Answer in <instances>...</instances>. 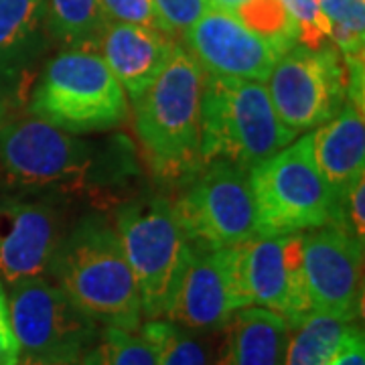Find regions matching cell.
<instances>
[{
	"label": "cell",
	"mask_w": 365,
	"mask_h": 365,
	"mask_svg": "<svg viewBox=\"0 0 365 365\" xmlns=\"http://www.w3.org/2000/svg\"><path fill=\"white\" fill-rule=\"evenodd\" d=\"M19 365H81V364H45V361H33V359H19Z\"/></svg>",
	"instance_id": "1f68e13d"
},
{
	"label": "cell",
	"mask_w": 365,
	"mask_h": 365,
	"mask_svg": "<svg viewBox=\"0 0 365 365\" xmlns=\"http://www.w3.org/2000/svg\"><path fill=\"white\" fill-rule=\"evenodd\" d=\"M175 203L197 248H234L258 234L248 169L225 160L201 165Z\"/></svg>",
	"instance_id": "9c48e42d"
},
{
	"label": "cell",
	"mask_w": 365,
	"mask_h": 365,
	"mask_svg": "<svg viewBox=\"0 0 365 365\" xmlns=\"http://www.w3.org/2000/svg\"><path fill=\"white\" fill-rule=\"evenodd\" d=\"M217 333L222 341L211 365H284L290 327L280 314L244 307Z\"/></svg>",
	"instance_id": "ac0fdd59"
},
{
	"label": "cell",
	"mask_w": 365,
	"mask_h": 365,
	"mask_svg": "<svg viewBox=\"0 0 365 365\" xmlns=\"http://www.w3.org/2000/svg\"><path fill=\"white\" fill-rule=\"evenodd\" d=\"M240 309L244 300L235 276L234 248L193 246L167 321L189 331L217 333Z\"/></svg>",
	"instance_id": "4fadbf2b"
},
{
	"label": "cell",
	"mask_w": 365,
	"mask_h": 365,
	"mask_svg": "<svg viewBox=\"0 0 365 365\" xmlns=\"http://www.w3.org/2000/svg\"><path fill=\"white\" fill-rule=\"evenodd\" d=\"M47 25L67 47L98 49L106 26L102 0H47Z\"/></svg>",
	"instance_id": "44dd1931"
},
{
	"label": "cell",
	"mask_w": 365,
	"mask_h": 365,
	"mask_svg": "<svg viewBox=\"0 0 365 365\" xmlns=\"http://www.w3.org/2000/svg\"><path fill=\"white\" fill-rule=\"evenodd\" d=\"M116 148L78 138L39 118L0 128V179L21 191H81L120 179L126 167Z\"/></svg>",
	"instance_id": "7a4b0ae2"
},
{
	"label": "cell",
	"mask_w": 365,
	"mask_h": 365,
	"mask_svg": "<svg viewBox=\"0 0 365 365\" xmlns=\"http://www.w3.org/2000/svg\"><path fill=\"white\" fill-rule=\"evenodd\" d=\"M331 23V39L343 57L364 55L365 0H319Z\"/></svg>",
	"instance_id": "cb8c5ba5"
},
{
	"label": "cell",
	"mask_w": 365,
	"mask_h": 365,
	"mask_svg": "<svg viewBox=\"0 0 365 365\" xmlns=\"http://www.w3.org/2000/svg\"><path fill=\"white\" fill-rule=\"evenodd\" d=\"M297 138L280 122L260 81L213 78L201 91V165L225 160L252 169Z\"/></svg>",
	"instance_id": "277c9868"
},
{
	"label": "cell",
	"mask_w": 365,
	"mask_h": 365,
	"mask_svg": "<svg viewBox=\"0 0 365 365\" xmlns=\"http://www.w3.org/2000/svg\"><path fill=\"white\" fill-rule=\"evenodd\" d=\"M302 268L313 313L355 323L364 311V244L335 223L302 232Z\"/></svg>",
	"instance_id": "7c38bea8"
},
{
	"label": "cell",
	"mask_w": 365,
	"mask_h": 365,
	"mask_svg": "<svg viewBox=\"0 0 365 365\" xmlns=\"http://www.w3.org/2000/svg\"><path fill=\"white\" fill-rule=\"evenodd\" d=\"M49 270L55 284L96 323L120 329L143 323L136 278L116 227L104 220L88 217L61 237Z\"/></svg>",
	"instance_id": "6da1fadb"
},
{
	"label": "cell",
	"mask_w": 365,
	"mask_h": 365,
	"mask_svg": "<svg viewBox=\"0 0 365 365\" xmlns=\"http://www.w3.org/2000/svg\"><path fill=\"white\" fill-rule=\"evenodd\" d=\"M19 359H21V349L11 323L9 299H6V290L0 284V365H19Z\"/></svg>",
	"instance_id": "f1b7e54d"
},
{
	"label": "cell",
	"mask_w": 365,
	"mask_h": 365,
	"mask_svg": "<svg viewBox=\"0 0 365 365\" xmlns=\"http://www.w3.org/2000/svg\"><path fill=\"white\" fill-rule=\"evenodd\" d=\"M234 260L244 307L280 314L290 329L313 313L302 268V234H256L234 246Z\"/></svg>",
	"instance_id": "8fae6325"
},
{
	"label": "cell",
	"mask_w": 365,
	"mask_h": 365,
	"mask_svg": "<svg viewBox=\"0 0 365 365\" xmlns=\"http://www.w3.org/2000/svg\"><path fill=\"white\" fill-rule=\"evenodd\" d=\"M29 114L69 134H90L124 124L128 100L98 49L67 47L43 69Z\"/></svg>",
	"instance_id": "5b68a950"
},
{
	"label": "cell",
	"mask_w": 365,
	"mask_h": 365,
	"mask_svg": "<svg viewBox=\"0 0 365 365\" xmlns=\"http://www.w3.org/2000/svg\"><path fill=\"white\" fill-rule=\"evenodd\" d=\"M169 321H148L136 329L106 327L100 341L81 357V365H157Z\"/></svg>",
	"instance_id": "d6986e66"
},
{
	"label": "cell",
	"mask_w": 365,
	"mask_h": 365,
	"mask_svg": "<svg viewBox=\"0 0 365 365\" xmlns=\"http://www.w3.org/2000/svg\"><path fill=\"white\" fill-rule=\"evenodd\" d=\"M6 299L21 359L79 364L98 341V323L45 276L14 282Z\"/></svg>",
	"instance_id": "ba28073f"
},
{
	"label": "cell",
	"mask_w": 365,
	"mask_h": 365,
	"mask_svg": "<svg viewBox=\"0 0 365 365\" xmlns=\"http://www.w3.org/2000/svg\"><path fill=\"white\" fill-rule=\"evenodd\" d=\"M153 2L160 19V25L170 37H175L177 33H185L211 9L209 0H153Z\"/></svg>",
	"instance_id": "4316f807"
},
{
	"label": "cell",
	"mask_w": 365,
	"mask_h": 365,
	"mask_svg": "<svg viewBox=\"0 0 365 365\" xmlns=\"http://www.w3.org/2000/svg\"><path fill=\"white\" fill-rule=\"evenodd\" d=\"M45 14L47 0H0V66L33 41Z\"/></svg>",
	"instance_id": "603a6c76"
},
{
	"label": "cell",
	"mask_w": 365,
	"mask_h": 365,
	"mask_svg": "<svg viewBox=\"0 0 365 365\" xmlns=\"http://www.w3.org/2000/svg\"><path fill=\"white\" fill-rule=\"evenodd\" d=\"M280 122L297 136L323 126L347 102V69L335 47L294 45L282 53L266 79Z\"/></svg>",
	"instance_id": "30bf717a"
},
{
	"label": "cell",
	"mask_w": 365,
	"mask_h": 365,
	"mask_svg": "<svg viewBox=\"0 0 365 365\" xmlns=\"http://www.w3.org/2000/svg\"><path fill=\"white\" fill-rule=\"evenodd\" d=\"M313 153L337 207L353 187L365 179L364 108L345 102L329 122L314 128Z\"/></svg>",
	"instance_id": "e0dca14e"
},
{
	"label": "cell",
	"mask_w": 365,
	"mask_h": 365,
	"mask_svg": "<svg viewBox=\"0 0 365 365\" xmlns=\"http://www.w3.org/2000/svg\"><path fill=\"white\" fill-rule=\"evenodd\" d=\"M258 234H302L333 220L335 199L313 153V132L248 170Z\"/></svg>",
	"instance_id": "52a82bcc"
},
{
	"label": "cell",
	"mask_w": 365,
	"mask_h": 365,
	"mask_svg": "<svg viewBox=\"0 0 365 365\" xmlns=\"http://www.w3.org/2000/svg\"><path fill=\"white\" fill-rule=\"evenodd\" d=\"M61 242L59 211L49 203H0V284L43 276Z\"/></svg>",
	"instance_id": "9a60e30c"
},
{
	"label": "cell",
	"mask_w": 365,
	"mask_h": 365,
	"mask_svg": "<svg viewBox=\"0 0 365 365\" xmlns=\"http://www.w3.org/2000/svg\"><path fill=\"white\" fill-rule=\"evenodd\" d=\"M244 2L246 0H209V6L217 9V11H225V13H234L235 9Z\"/></svg>",
	"instance_id": "4dcf8cb0"
},
{
	"label": "cell",
	"mask_w": 365,
	"mask_h": 365,
	"mask_svg": "<svg viewBox=\"0 0 365 365\" xmlns=\"http://www.w3.org/2000/svg\"><path fill=\"white\" fill-rule=\"evenodd\" d=\"M288 14L299 26V45L319 49L331 39V23L327 19L319 0H280Z\"/></svg>",
	"instance_id": "484cf974"
},
{
	"label": "cell",
	"mask_w": 365,
	"mask_h": 365,
	"mask_svg": "<svg viewBox=\"0 0 365 365\" xmlns=\"http://www.w3.org/2000/svg\"><path fill=\"white\" fill-rule=\"evenodd\" d=\"M329 365H365V337L361 327L355 323L349 325L339 349Z\"/></svg>",
	"instance_id": "f546056e"
},
{
	"label": "cell",
	"mask_w": 365,
	"mask_h": 365,
	"mask_svg": "<svg viewBox=\"0 0 365 365\" xmlns=\"http://www.w3.org/2000/svg\"><path fill=\"white\" fill-rule=\"evenodd\" d=\"M98 47L124 93L134 100L158 78L177 43L157 29L108 21Z\"/></svg>",
	"instance_id": "2e32d148"
},
{
	"label": "cell",
	"mask_w": 365,
	"mask_h": 365,
	"mask_svg": "<svg viewBox=\"0 0 365 365\" xmlns=\"http://www.w3.org/2000/svg\"><path fill=\"white\" fill-rule=\"evenodd\" d=\"M157 365H211L209 333L189 331L170 323Z\"/></svg>",
	"instance_id": "d4e9b609"
},
{
	"label": "cell",
	"mask_w": 365,
	"mask_h": 365,
	"mask_svg": "<svg viewBox=\"0 0 365 365\" xmlns=\"http://www.w3.org/2000/svg\"><path fill=\"white\" fill-rule=\"evenodd\" d=\"M102 11L106 21L148 26L165 33L153 0H102Z\"/></svg>",
	"instance_id": "83f0119b"
},
{
	"label": "cell",
	"mask_w": 365,
	"mask_h": 365,
	"mask_svg": "<svg viewBox=\"0 0 365 365\" xmlns=\"http://www.w3.org/2000/svg\"><path fill=\"white\" fill-rule=\"evenodd\" d=\"M203 79L205 71L177 45L158 78L132 100L138 140L163 177H191L201 167Z\"/></svg>",
	"instance_id": "3957f363"
},
{
	"label": "cell",
	"mask_w": 365,
	"mask_h": 365,
	"mask_svg": "<svg viewBox=\"0 0 365 365\" xmlns=\"http://www.w3.org/2000/svg\"><path fill=\"white\" fill-rule=\"evenodd\" d=\"M182 47L213 78L266 83L278 59V53L242 25L234 13L217 9H209L182 33Z\"/></svg>",
	"instance_id": "5bb4252c"
},
{
	"label": "cell",
	"mask_w": 365,
	"mask_h": 365,
	"mask_svg": "<svg viewBox=\"0 0 365 365\" xmlns=\"http://www.w3.org/2000/svg\"><path fill=\"white\" fill-rule=\"evenodd\" d=\"M234 14L254 35L266 41L278 57L299 45V26L280 0H246Z\"/></svg>",
	"instance_id": "7402d4cb"
},
{
	"label": "cell",
	"mask_w": 365,
	"mask_h": 365,
	"mask_svg": "<svg viewBox=\"0 0 365 365\" xmlns=\"http://www.w3.org/2000/svg\"><path fill=\"white\" fill-rule=\"evenodd\" d=\"M351 323L327 313H311L290 329L284 365H329Z\"/></svg>",
	"instance_id": "ffe728a7"
},
{
	"label": "cell",
	"mask_w": 365,
	"mask_h": 365,
	"mask_svg": "<svg viewBox=\"0 0 365 365\" xmlns=\"http://www.w3.org/2000/svg\"><path fill=\"white\" fill-rule=\"evenodd\" d=\"M116 232L136 278L143 317L167 321L193 250L175 203L165 197L130 203L118 213Z\"/></svg>",
	"instance_id": "8992f818"
}]
</instances>
